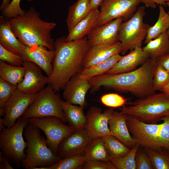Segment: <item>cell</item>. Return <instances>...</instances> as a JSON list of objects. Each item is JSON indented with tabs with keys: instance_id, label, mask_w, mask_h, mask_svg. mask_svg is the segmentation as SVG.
<instances>
[{
	"instance_id": "obj_1",
	"label": "cell",
	"mask_w": 169,
	"mask_h": 169,
	"mask_svg": "<svg viewBox=\"0 0 169 169\" xmlns=\"http://www.w3.org/2000/svg\"><path fill=\"white\" fill-rule=\"evenodd\" d=\"M156 65V59L149 58L134 70L116 74L105 73L92 78L89 81L94 91L102 87L143 98L155 93L153 79Z\"/></svg>"
},
{
	"instance_id": "obj_2",
	"label": "cell",
	"mask_w": 169,
	"mask_h": 169,
	"mask_svg": "<svg viewBox=\"0 0 169 169\" xmlns=\"http://www.w3.org/2000/svg\"><path fill=\"white\" fill-rule=\"evenodd\" d=\"M90 46L87 36L71 41L62 36L55 41V56L48 84L55 92L64 89L71 77L81 71L84 57Z\"/></svg>"
},
{
	"instance_id": "obj_3",
	"label": "cell",
	"mask_w": 169,
	"mask_h": 169,
	"mask_svg": "<svg viewBox=\"0 0 169 169\" xmlns=\"http://www.w3.org/2000/svg\"><path fill=\"white\" fill-rule=\"evenodd\" d=\"M9 20L13 33L23 44L28 47L42 45L54 50L55 41L51 32L57 24L42 20L39 13L33 7H30L23 14Z\"/></svg>"
},
{
	"instance_id": "obj_4",
	"label": "cell",
	"mask_w": 169,
	"mask_h": 169,
	"mask_svg": "<svg viewBox=\"0 0 169 169\" xmlns=\"http://www.w3.org/2000/svg\"><path fill=\"white\" fill-rule=\"evenodd\" d=\"M23 135L27 148L26 157L21 164L23 168L47 169L62 158L49 147L39 128L29 123L25 128Z\"/></svg>"
},
{
	"instance_id": "obj_5",
	"label": "cell",
	"mask_w": 169,
	"mask_h": 169,
	"mask_svg": "<svg viewBox=\"0 0 169 169\" xmlns=\"http://www.w3.org/2000/svg\"><path fill=\"white\" fill-rule=\"evenodd\" d=\"M129 104L122 106L121 111L146 123H156L169 116V95L163 92L139 98Z\"/></svg>"
},
{
	"instance_id": "obj_6",
	"label": "cell",
	"mask_w": 169,
	"mask_h": 169,
	"mask_svg": "<svg viewBox=\"0 0 169 169\" xmlns=\"http://www.w3.org/2000/svg\"><path fill=\"white\" fill-rule=\"evenodd\" d=\"M29 123V119L19 118L11 127H5L0 131V148L9 162L18 167L26 157L24 150L27 143L24 139V130Z\"/></svg>"
},
{
	"instance_id": "obj_7",
	"label": "cell",
	"mask_w": 169,
	"mask_h": 169,
	"mask_svg": "<svg viewBox=\"0 0 169 169\" xmlns=\"http://www.w3.org/2000/svg\"><path fill=\"white\" fill-rule=\"evenodd\" d=\"M145 7L141 6L128 20L123 21L118 30L119 41L122 45L121 53L124 54L137 47H141L150 27L145 23Z\"/></svg>"
},
{
	"instance_id": "obj_8",
	"label": "cell",
	"mask_w": 169,
	"mask_h": 169,
	"mask_svg": "<svg viewBox=\"0 0 169 169\" xmlns=\"http://www.w3.org/2000/svg\"><path fill=\"white\" fill-rule=\"evenodd\" d=\"M49 84L39 91L22 117L25 119L54 116L65 123L67 121L62 105V100Z\"/></svg>"
},
{
	"instance_id": "obj_9",
	"label": "cell",
	"mask_w": 169,
	"mask_h": 169,
	"mask_svg": "<svg viewBox=\"0 0 169 169\" xmlns=\"http://www.w3.org/2000/svg\"><path fill=\"white\" fill-rule=\"evenodd\" d=\"M29 122L44 132L48 146L56 155L61 141L75 130L66 125L61 119L54 116L31 118Z\"/></svg>"
},
{
	"instance_id": "obj_10",
	"label": "cell",
	"mask_w": 169,
	"mask_h": 169,
	"mask_svg": "<svg viewBox=\"0 0 169 169\" xmlns=\"http://www.w3.org/2000/svg\"><path fill=\"white\" fill-rule=\"evenodd\" d=\"M126 123L130 132L140 146L155 149L161 148L159 146L158 136L162 123H147L129 115Z\"/></svg>"
},
{
	"instance_id": "obj_11",
	"label": "cell",
	"mask_w": 169,
	"mask_h": 169,
	"mask_svg": "<svg viewBox=\"0 0 169 169\" xmlns=\"http://www.w3.org/2000/svg\"><path fill=\"white\" fill-rule=\"evenodd\" d=\"M141 0H104L100 6L97 25L118 18L130 19L137 10Z\"/></svg>"
},
{
	"instance_id": "obj_12",
	"label": "cell",
	"mask_w": 169,
	"mask_h": 169,
	"mask_svg": "<svg viewBox=\"0 0 169 169\" xmlns=\"http://www.w3.org/2000/svg\"><path fill=\"white\" fill-rule=\"evenodd\" d=\"M38 93L28 94L17 88L8 101L5 107V115L2 118L6 127H11L19 118L23 116L36 98Z\"/></svg>"
},
{
	"instance_id": "obj_13",
	"label": "cell",
	"mask_w": 169,
	"mask_h": 169,
	"mask_svg": "<svg viewBox=\"0 0 169 169\" xmlns=\"http://www.w3.org/2000/svg\"><path fill=\"white\" fill-rule=\"evenodd\" d=\"M94 137L85 128L75 130L60 143L57 155L63 158L84 153Z\"/></svg>"
},
{
	"instance_id": "obj_14",
	"label": "cell",
	"mask_w": 169,
	"mask_h": 169,
	"mask_svg": "<svg viewBox=\"0 0 169 169\" xmlns=\"http://www.w3.org/2000/svg\"><path fill=\"white\" fill-rule=\"evenodd\" d=\"M23 66L25 68L23 79L17 86L20 90L28 94L37 93L43 89L48 84V77L43 75V70L32 61L24 62Z\"/></svg>"
},
{
	"instance_id": "obj_15",
	"label": "cell",
	"mask_w": 169,
	"mask_h": 169,
	"mask_svg": "<svg viewBox=\"0 0 169 169\" xmlns=\"http://www.w3.org/2000/svg\"><path fill=\"white\" fill-rule=\"evenodd\" d=\"M114 111L113 108H110L102 112L100 108L91 107L86 115L85 128L94 137L110 135L108 122Z\"/></svg>"
},
{
	"instance_id": "obj_16",
	"label": "cell",
	"mask_w": 169,
	"mask_h": 169,
	"mask_svg": "<svg viewBox=\"0 0 169 169\" xmlns=\"http://www.w3.org/2000/svg\"><path fill=\"white\" fill-rule=\"evenodd\" d=\"M123 21L121 18H118L97 25L87 36L90 45L119 42V28Z\"/></svg>"
},
{
	"instance_id": "obj_17",
	"label": "cell",
	"mask_w": 169,
	"mask_h": 169,
	"mask_svg": "<svg viewBox=\"0 0 169 169\" xmlns=\"http://www.w3.org/2000/svg\"><path fill=\"white\" fill-rule=\"evenodd\" d=\"M0 44L21 57L24 62L31 61L27 53L28 47L17 38L12 29L9 19L3 16L0 18Z\"/></svg>"
},
{
	"instance_id": "obj_18",
	"label": "cell",
	"mask_w": 169,
	"mask_h": 169,
	"mask_svg": "<svg viewBox=\"0 0 169 169\" xmlns=\"http://www.w3.org/2000/svg\"><path fill=\"white\" fill-rule=\"evenodd\" d=\"M79 74L72 77L66 84L63 98L65 101L84 109L87 105L86 94L92 86L89 80L80 78Z\"/></svg>"
},
{
	"instance_id": "obj_19",
	"label": "cell",
	"mask_w": 169,
	"mask_h": 169,
	"mask_svg": "<svg viewBox=\"0 0 169 169\" xmlns=\"http://www.w3.org/2000/svg\"><path fill=\"white\" fill-rule=\"evenodd\" d=\"M122 49L120 42L90 46L84 57L82 69L105 61L114 55L120 54Z\"/></svg>"
},
{
	"instance_id": "obj_20",
	"label": "cell",
	"mask_w": 169,
	"mask_h": 169,
	"mask_svg": "<svg viewBox=\"0 0 169 169\" xmlns=\"http://www.w3.org/2000/svg\"><path fill=\"white\" fill-rule=\"evenodd\" d=\"M127 115L121 111L114 110L109 119V127L110 135L131 149L137 142L130 134L127 125Z\"/></svg>"
},
{
	"instance_id": "obj_21",
	"label": "cell",
	"mask_w": 169,
	"mask_h": 169,
	"mask_svg": "<svg viewBox=\"0 0 169 169\" xmlns=\"http://www.w3.org/2000/svg\"><path fill=\"white\" fill-rule=\"evenodd\" d=\"M149 58L148 54L141 47H137L127 54L122 56L106 73L116 74L134 70Z\"/></svg>"
},
{
	"instance_id": "obj_22",
	"label": "cell",
	"mask_w": 169,
	"mask_h": 169,
	"mask_svg": "<svg viewBox=\"0 0 169 169\" xmlns=\"http://www.w3.org/2000/svg\"><path fill=\"white\" fill-rule=\"evenodd\" d=\"M27 53L31 61L39 66L50 76L52 73V62L55 56V51L48 49L42 45H33L28 47Z\"/></svg>"
},
{
	"instance_id": "obj_23",
	"label": "cell",
	"mask_w": 169,
	"mask_h": 169,
	"mask_svg": "<svg viewBox=\"0 0 169 169\" xmlns=\"http://www.w3.org/2000/svg\"><path fill=\"white\" fill-rule=\"evenodd\" d=\"M100 11L98 9L92 10L85 18L78 23L66 37L67 41H76L86 37L97 25Z\"/></svg>"
},
{
	"instance_id": "obj_24",
	"label": "cell",
	"mask_w": 169,
	"mask_h": 169,
	"mask_svg": "<svg viewBox=\"0 0 169 169\" xmlns=\"http://www.w3.org/2000/svg\"><path fill=\"white\" fill-rule=\"evenodd\" d=\"M62 105L68 125L75 130L85 128L86 118L83 108L63 100Z\"/></svg>"
},
{
	"instance_id": "obj_25",
	"label": "cell",
	"mask_w": 169,
	"mask_h": 169,
	"mask_svg": "<svg viewBox=\"0 0 169 169\" xmlns=\"http://www.w3.org/2000/svg\"><path fill=\"white\" fill-rule=\"evenodd\" d=\"M90 0H78L69 6L66 22L69 32L90 12Z\"/></svg>"
},
{
	"instance_id": "obj_26",
	"label": "cell",
	"mask_w": 169,
	"mask_h": 169,
	"mask_svg": "<svg viewBox=\"0 0 169 169\" xmlns=\"http://www.w3.org/2000/svg\"><path fill=\"white\" fill-rule=\"evenodd\" d=\"M142 49L149 58L156 59L169 53V37L167 32L150 41Z\"/></svg>"
},
{
	"instance_id": "obj_27",
	"label": "cell",
	"mask_w": 169,
	"mask_h": 169,
	"mask_svg": "<svg viewBox=\"0 0 169 169\" xmlns=\"http://www.w3.org/2000/svg\"><path fill=\"white\" fill-rule=\"evenodd\" d=\"M122 57L120 54L108 60L94 65L83 69L79 74L80 79L89 80L94 77L106 73Z\"/></svg>"
},
{
	"instance_id": "obj_28",
	"label": "cell",
	"mask_w": 169,
	"mask_h": 169,
	"mask_svg": "<svg viewBox=\"0 0 169 169\" xmlns=\"http://www.w3.org/2000/svg\"><path fill=\"white\" fill-rule=\"evenodd\" d=\"M25 68L23 66H16L0 60V78L14 85L17 86L22 81Z\"/></svg>"
},
{
	"instance_id": "obj_29",
	"label": "cell",
	"mask_w": 169,
	"mask_h": 169,
	"mask_svg": "<svg viewBox=\"0 0 169 169\" xmlns=\"http://www.w3.org/2000/svg\"><path fill=\"white\" fill-rule=\"evenodd\" d=\"M169 29V14L166 13L164 7L159 5V15L157 21L152 26H150L145 39L146 44L150 41L167 32Z\"/></svg>"
},
{
	"instance_id": "obj_30",
	"label": "cell",
	"mask_w": 169,
	"mask_h": 169,
	"mask_svg": "<svg viewBox=\"0 0 169 169\" xmlns=\"http://www.w3.org/2000/svg\"><path fill=\"white\" fill-rule=\"evenodd\" d=\"M88 160L109 161L108 154L103 137H94L84 152Z\"/></svg>"
},
{
	"instance_id": "obj_31",
	"label": "cell",
	"mask_w": 169,
	"mask_h": 169,
	"mask_svg": "<svg viewBox=\"0 0 169 169\" xmlns=\"http://www.w3.org/2000/svg\"><path fill=\"white\" fill-rule=\"evenodd\" d=\"M109 157L113 158L123 157L130 151L131 149L114 136L109 135L103 137Z\"/></svg>"
},
{
	"instance_id": "obj_32",
	"label": "cell",
	"mask_w": 169,
	"mask_h": 169,
	"mask_svg": "<svg viewBox=\"0 0 169 169\" xmlns=\"http://www.w3.org/2000/svg\"><path fill=\"white\" fill-rule=\"evenodd\" d=\"M155 169H169V153L165 149L144 147Z\"/></svg>"
},
{
	"instance_id": "obj_33",
	"label": "cell",
	"mask_w": 169,
	"mask_h": 169,
	"mask_svg": "<svg viewBox=\"0 0 169 169\" xmlns=\"http://www.w3.org/2000/svg\"><path fill=\"white\" fill-rule=\"evenodd\" d=\"M88 160L84 153L62 158L47 169H75L82 167Z\"/></svg>"
},
{
	"instance_id": "obj_34",
	"label": "cell",
	"mask_w": 169,
	"mask_h": 169,
	"mask_svg": "<svg viewBox=\"0 0 169 169\" xmlns=\"http://www.w3.org/2000/svg\"><path fill=\"white\" fill-rule=\"evenodd\" d=\"M140 146L136 144L125 156L118 158L109 156V161L116 169H136V156Z\"/></svg>"
},
{
	"instance_id": "obj_35",
	"label": "cell",
	"mask_w": 169,
	"mask_h": 169,
	"mask_svg": "<svg viewBox=\"0 0 169 169\" xmlns=\"http://www.w3.org/2000/svg\"><path fill=\"white\" fill-rule=\"evenodd\" d=\"M17 86L12 84L0 78V116L5 115L6 105L14 92Z\"/></svg>"
},
{
	"instance_id": "obj_36",
	"label": "cell",
	"mask_w": 169,
	"mask_h": 169,
	"mask_svg": "<svg viewBox=\"0 0 169 169\" xmlns=\"http://www.w3.org/2000/svg\"><path fill=\"white\" fill-rule=\"evenodd\" d=\"M169 81V72L161 66L156 65L153 74V86L156 91L160 90Z\"/></svg>"
},
{
	"instance_id": "obj_37",
	"label": "cell",
	"mask_w": 169,
	"mask_h": 169,
	"mask_svg": "<svg viewBox=\"0 0 169 169\" xmlns=\"http://www.w3.org/2000/svg\"><path fill=\"white\" fill-rule=\"evenodd\" d=\"M100 101L105 106L111 108L122 107L127 102L124 97L116 93L104 94L101 97Z\"/></svg>"
},
{
	"instance_id": "obj_38",
	"label": "cell",
	"mask_w": 169,
	"mask_h": 169,
	"mask_svg": "<svg viewBox=\"0 0 169 169\" xmlns=\"http://www.w3.org/2000/svg\"><path fill=\"white\" fill-rule=\"evenodd\" d=\"M0 60L16 66H23L24 62L21 57L8 51L0 44Z\"/></svg>"
},
{
	"instance_id": "obj_39",
	"label": "cell",
	"mask_w": 169,
	"mask_h": 169,
	"mask_svg": "<svg viewBox=\"0 0 169 169\" xmlns=\"http://www.w3.org/2000/svg\"><path fill=\"white\" fill-rule=\"evenodd\" d=\"M163 121L158 136V144L160 147L169 151V116L161 118Z\"/></svg>"
},
{
	"instance_id": "obj_40",
	"label": "cell",
	"mask_w": 169,
	"mask_h": 169,
	"mask_svg": "<svg viewBox=\"0 0 169 169\" xmlns=\"http://www.w3.org/2000/svg\"><path fill=\"white\" fill-rule=\"evenodd\" d=\"M21 0H12L8 6L2 11V14L9 19L23 14L25 11L20 7Z\"/></svg>"
},
{
	"instance_id": "obj_41",
	"label": "cell",
	"mask_w": 169,
	"mask_h": 169,
	"mask_svg": "<svg viewBox=\"0 0 169 169\" xmlns=\"http://www.w3.org/2000/svg\"><path fill=\"white\" fill-rule=\"evenodd\" d=\"M136 169H153L151 160L144 149L139 147L136 156Z\"/></svg>"
},
{
	"instance_id": "obj_42",
	"label": "cell",
	"mask_w": 169,
	"mask_h": 169,
	"mask_svg": "<svg viewBox=\"0 0 169 169\" xmlns=\"http://www.w3.org/2000/svg\"><path fill=\"white\" fill-rule=\"evenodd\" d=\"M84 169H116L110 161L88 160L83 166Z\"/></svg>"
},
{
	"instance_id": "obj_43",
	"label": "cell",
	"mask_w": 169,
	"mask_h": 169,
	"mask_svg": "<svg viewBox=\"0 0 169 169\" xmlns=\"http://www.w3.org/2000/svg\"><path fill=\"white\" fill-rule=\"evenodd\" d=\"M169 0H141V3H143L145 7L156 8L157 5H161L166 7V3Z\"/></svg>"
},
{
	"instance_id": "obj_44",
	"label": "cell",
	"mask_w": 169,
	"mask_h": 169,
	"mask_svg": "<svg viewBox=\"0 0 169 169\" xmlns=\"http://www.w3.org/2000/svg\"><path fill=\"white\" fill-rule=\"evenodd\" d=\"M156 62L157 65L161 66L169 72V53L157 58Z\"/></svg>"
},
{
	"instance_id": "obj_45",
	"label": "cell",
	"mask_w": 169,
	"mask_h": 169,
	"mask_svg": "<svg viewBox=\"0 0 169 169\" xmlns=\"http://www.w3.org/2000/svg\"><path fill=\"white\" fill-rule=\"evenodd\" d=\"M8 160L5 157L2 152L0 151V169H13Z\"/></svg>"
},
{
	"instance_id": "obj_46",
	"label": "cell",
	"mask_w": 169,
	"mask_h": 169,
	"mask_svg": "<svg viewBox=\"0 0 169 169\" xmlns=\"http://www.w3.org/2000/svg\"><path fill=\"white\" fill-rule=\"evenodd\" d=\"M104 0H90V7L92 10L98 9Z\"/></svg>"
},
{
	"instance_id": "obj_47",
	"label": "cell",
	"mask_w": 169,
	"mask_h": 169,
	"mask_svg": "<svg viewBox=\"0 0 169 169\" xmlns=\"http://www.w3.org/2000/svg\"><path fill=\"white\" fill-rule=\"evenodd\" d=\"M12 0H2L0 6V10L2 11L4 10L9 5Z\"/></svg>"
},
{
	"instance_id": "obj_48",
	"label": "cell",
	"mask_w": 169,
	"mask_h": 169,
	"mask_svg": "<svg viewBox=\"0 0 169 169\" xmlns=\"http://www.w3.org/2000/svg\"><path fill=\"white\" fill-rule=\"evenodd\" d=\"M160 91L169 95V81Z\"/></svg>"
},
{
	"instance_id": "obj_49",
	"label": "cell",
	"mask_w": 169,
	"mask_h": 169,
	"mask_svg": "<svg viewBox=\"0 0 169 169\" xmlns=\"http://www.w3.org/2000/svg\"><path fill=\"white\" fill-rule=\"evenodd\" d=\"M166 6L169 7V2H167L166 3ZM167 33L169 37V29L167 31Z\"/></svg>"
},
{
	"instance_id": "obj_50",
	"label": "cell",
	"mask_w": 169,
	"mask_h": 169,
	"mask_svg": "<svg viewBox=\"0 0 169 169\" xmlns=\"http://www.w3.org/2000/svg\"><path fill=\"white\" fill-rule=\"evenodd\" d=\"M28 2H31L33 1V0H27Z\"/></svg>"
}]
</instances>
